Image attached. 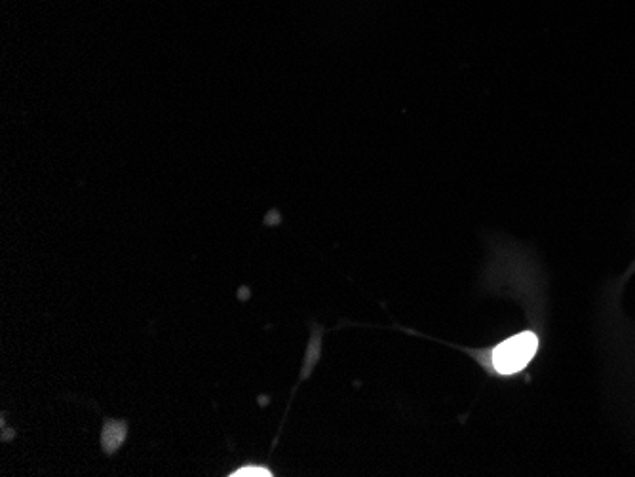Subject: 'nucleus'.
<instances>
[{
	"mask_svg": "<svg viewBox=\"0 0 635 477\" xmlns=\"http://www.w3.org/2000/svg\"><path fill=\"white\" fill-rule=\"evenodd\" d=\"M229 477H274V472L270 470L269 466H263V464H255V462H246L238 468H234L231 474H227Z\"/></svg>",
	"mask_w": 635,
	"mask_h": 477,
	"instance_id": "7ed1b4c3",
	"label": "nucleus"
},
{
	"mask_svg": "<svg viewBox=\"0 0 635 477\" xmlns=\"http://www.w3.org/2000/svg\"><path fill=\"white\" fill-rule=\"evenodd\" d=\"M128 438V422L120 419H107L101 428V449L107 457H113L122 449Z\"/></svg>",
	"mask_w": 635,
	"mask_h": 477,
	"instance_id": "f03ea898",
	"label": "nucleus"
},
{
	"mask_svg": "<svg viewBox=\"0 0 635 477\" xmlns=\"http://www.w3.org/2000/svg\"><path fill=\"white\" fill-rule=\"evenodd\" d=\"M537 348L539 339L533 333H520L495 348L493 365L502 375L518 373L533 360Z\"/></svg>",
	"mask_w": 635,
	"mask_h": 477,
	"instance_id": "f257e3e1",
	"label": "nucleus"
}]
</instances>
